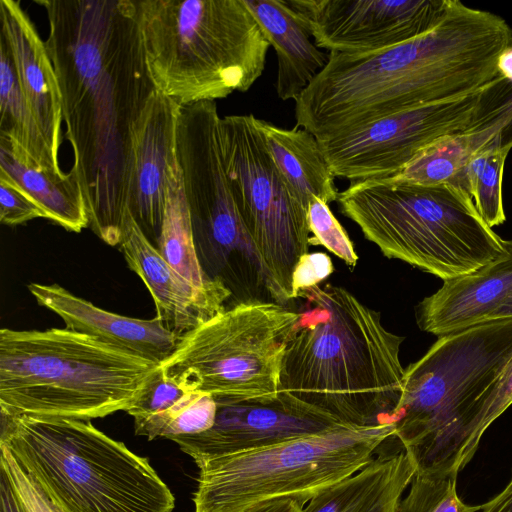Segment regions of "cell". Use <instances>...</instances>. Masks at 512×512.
I'll return each instance as SVG.
<instances>
[{"mask_svg":"<svg viewBox=\"0 0 512 512\" xmlns=\"http://www.w3.org/2000/svg\"><path fill=\"white\" fill-rule=\"evenodd\" d=\"M60 93L71 170L89 228L120 244L129 216L133 135L157 91L148 71L136 0H37Z\"/></svg>","mask_w":512,"mask_h":512,"instance_id":"6da1fadb","label":"cell"},{"mask_svg":"<svg viewBox=\"0 0 512 512\" xmlns=\"http://www.w3.org/2000/svg\"><path fill=\"white\" fill-rule=\"evenodd\" d=\"M512 27L499 15L450 4L427 33L368 54L329 53L326 66L295 100L296 126L318 141L379 118L460 98L500 76Z\"/></svg>","mask_w":512,"mask_h":512,"instance_id":"7a4b0ae2","label":"cell"},{"mask_svg":"<svg viewBox=\"0 0 512 512\" xmlns=\"http://www.w3.org/2000/svg\"><path fill=\"white\" fill-rule=\"evenodd\" d=\"M297 298L305 309L284 353L278 394L344 424H396L404 337L343 287L317 285Z\"/></svg>","mask_w":512,"mask_h":512,"instance_id":"3957f363","label":"cell"},{"mask_svg":"<svg viewBox=\"0 0 512 512\" xmlns=\"http://www.w3.org/2000/svg\"><path fill=\"white\" fill-rule=\"evenodd\" d=\"M159 368L67 328H3L0 413L91 420L126 412Z\"/></svg>","mask_w":512,"mask_h":512,"instance_id":"277c9868","label":"cell"},{"mask_svg":"<svg viewBox=\"0 0 512 512\" xmlns=\"http://www.w3.org/2000/svg\"><path fill=\"white\" fill-rule=\"evenodd\" d=\"M1 414L0 444L63 512H172L149 459L91 420Z\"/></svg>","mask_w":512,"mask_h":512,"instance_id":"5b68a950","label":"cell"},{"mask_svg":"<svg viewBox=\"0 0 512 512\" xmlns=\"http://www.w3.org/2000/svg\"><path fill=\"white\" fill-rule=\"evenodd\" d=\"M145 58L159 92L180 104L246 92L270 43L243 0H136Z\"/></svg>","mask_w":512,"mask_h":512,"instance_id":"8992f818","label":"cell"},{"mask_svg":"<svg viewBox=\"0 0 512 512\" xmlns=\"http://www.w3.org/2000/svg\"><path fill=\"white\" fill-rule=\"evenodd\" d=\"M341 213L382 254L443 281L470 274L508 252L466 191L393 178L350 182L339 193Z\"/></svg>","mask_w":512,"mask_h":512,"instance_id":"52a82bcc","label":"cell"},{"mask_svg":"<svg viewBox=\"0 0 512 512\" xmlns=\"http://www.w3.org/2000/svg\"><path fill=\"white\" fill-rule=\"evenodd\" d=\"M512 358V318L447 334L405 368L395 437L417 470L458 476L474 408Z\"/></svg>","mask_w":512,"mask_h":512,"instance_id":"ba28073f","label":"cell"},{"mask_svg":"<svg viewBox=\"0 0 512 512\" xmlns=\"http://www.w3.org/2000/svg\"><path fill=\"white\" fill-rule=\"evenodd\" d=\"M395 424H339L274 445L210 458L199 469L195 512H247L278 499L305 506L313 497L366 466Z\"/></svg>","mask_w":512,"mask_h":512,"instance_id":"9c48e42d","label":"cell"},{"mask_svg":"<svg viewBox=\"0 0 512 512\" xmlns=\"http://www.w3.org/2000/svg\"><path fill=\"white\" fill-rule=\"evenodd\" d=\"M299 312L273 301L229 304L183 334L160 367L188 391L215 402L270 403Z\"/></svg>","mask_w":512,"mask_h":512,"instance_id":"30bf717a","label":"cell"},{"mask_svg":"<svg viewBox=\"0 0 512 512\" xmlns=\"http://www.w3.org/2000/svg\"><path fill=\"white\" fill-rule=\"evenodd\" d=\"M176 158L191 219L196 254L209 280L222 282L232 303H279L262 257L235 203L213 131L181 138Z\"/></svg>","mask_w":512,"mask_h":512,"instance_id":"8fae6325","label":"cell"},{"mask_svg":"<svg viewBox=\"0 0 512 512\" xmlns=\"http://www.w3.org/2000/svg\"><path fill=\"white\" fill-rule=\"evenodd\" d=\"M221 148L239 214L253 239L280 304L294 300L292 275L309 253L308 211L275 165L253 114L221 117Z\"/></svg>","mask_w":512,"mask_h":512,"instance_id":"7c38bea8","label":"cell"},{"mask_svg":"<svg viewBox=\"0 0 512 512\" xmlns=\"http://www.w3.org/2000/svg\"><path fill=\"white\" fill-rule=\"evenodd\" d=\"M490 84L472 94L404 110L319 141L332 173L350 182L398 174L435 141L481 125Z\"/></svg>","mask_w":512,"mask_h":512,"instance_id":"4fadbf2b","label":"cell"},{"mask_svg":"<svg viewBox=\"0 0 512 512\" xmlns=\"http://www.w3.org/2000/svg\"><path fill=\"white\" fill-rule=\"evenodd\" d=\"M318 48L368 54L437 25L450 0H286Z\"/></svg>","mask_w":512,"mask_h":512,"instance_id":"5bb4252c","label":"cell"},{"mask_svg":"<svg viewBox=\"0 0 512 512\" xmlns=\"http://www.w3.org/2000/svg\"><path fill=\"white\" fill-rule=\"evenodd\" d=\"M214 424L201 433L172 437L195 464L326 431L336 418L278 394L270 403L216 402Z\"/></svg>","mask_w":512,"mask_h":512,"instance_id":"9a60e30c","label":"cell"},{"mask_svg":"<svg viewBox=\"0 0 512 512\" xmlns=\"http://www.w3.org/2000/svg\"><path fill=\"white\" fill-rule=\"evenodd\" d=\"M180 105L157 90L133 135L127 208L154 246L163 224L169 174L177 160Z\"/></svg>","mask_w":512,"mask_h":512,"instance_id":"2e32d148","label":"cell"},{"mask_svg":"<svg viewBox=\"0 0 512 512\" xmlns=\"http://www.w3.org/2000/svg\"><path fill=\"white\" fill-rule=\"evenodd\" d=\"M119 248L129 268L149 290L157 317L179 336L224 310L232 299V293L221 282L200 287L181 276L164 260L130 214Z\"/></svg>","mask_w":512,"mask_h":512,"instance_id":"e0dca14e","label":"cell"},{"mask_svg":"<svg viewBox=\"0 0 512 512\" xmlns=\"http://www.w3.org/2000/svg\"><path fill=\"white\" fill-rule=\"evenodd\" d=\"M28 289L39 305L63 320L65 328L160 364L173 353L181 337L157 316L145 320L108 312L58 284L30 283Z\"/></svg>","mask_w":512,"mask_h":512,"instance_id":"ac0fdd59","label":"cell"},{"mask_svg":"<svg viewBox=\"0 0 512 512\" xmlns=\"http://www.w3.org/2000/svg\"><path fill=\"white\" fill-rule=\"evenodd\" d=\"M0 40L11 56L18 84L51 151L58 157L62 109L47 46L19 1L0 0Z\"/></svg>","mask_w":512,"mask_h":512,"instance_id":"d6986e66","label":"cell"},{"mask_svg":"<svg viewBox=\"0 0 512 512\" xmlns=\"http://www.w3.org/2000/svg\"><path fill=\"white\" fill-rule=\"evenodd\" d=\"M512 294V240L508 252L480 269L445 280L415 307L418 327L444 336L486 322Z\"/></svg>","mask_w":512,"mask_h":512,"instance_id":"ffe728a7","label":"cell"},{"mask_svg":"<svg viewBox=\"0 0 512 512\" xmlns=\"http://www.w3.org/2000/svg\"><path fill=\"white\" fill-rule=\"evenodd\" d=\"M417 465L401 445L313 497L303 512H396Z\"/></svg>","mask_w":512,"mask_h":512,"instance_id":"44dd1931","label":"cell"},{"mask_svg":"<svg viewBox=\"0 0 512 512\" xmlns=\"http://www.w3.org/2000/svg\"><path fill=\"white\" fill-rule=\"evenodd\" d=\"M277 57L276 92L294 101L326 66L325 53L311 40L286 0H243Z\"/></svg>","mask_w":512,"mask_h":512,"instance_id":"7402d4cb","label":"cell"},{"mask_svg":"<svg viewBox=\"0 0 512 512\" xmlns=\"http://www.w3.org/2000/svg\"><path fill=\"white\" fill-rule=\"evenodd\" d=\"M267 149L294 198L308 211L314 198L338 199L335 176L319 141L307 130L278 127L258 118Z\"/></svg>","mask_w":512,"mask_h":512,"instance_id":"603a6c76","label":"cell"},{"mask_svg":"<svg viewBox=\"0 0 512 512\" xmlns=\"http://www.w3.org/2000/svg\"><path fill=\"white\" fill-rule=\"evenodd\" d=\"M0 172L29 194L47 219L71 232L89 227L83 192L71 169L67 173L43 169L21 148L0 137Z\"/></svg>","mask_w":512,"mask_h":512,"instance_id":"cb8c5ba5","label":"cell"},{"mask_svg":"<svg viewBox=\"0 0 512 512\" xmlns=\"http://www.w3.org/2000/svg\"><path fill=\"white\" fill-rule=\"evenodd\" d=\"M502 127V120L496 119L492 124L443 137L390 178L426 186L450 185L468 193L466 169L469 162L499 135Z\"/></svg>","mask_w":512,"mask_h":512,"instance_id":"d4e9b609","label":"cell"},{"mask_svg":"<svg viewBox=\"0 0 512 512\" xmlns=\"http://www.w3.org/2000/svg\"><path fill=\"white\" fill-rule=\"evenodd\" d=\"M0 137L21 148L37 166L62 171L21 92L11 56L1 40Z\"/></svg>","mask_w":512,"mask_h":512,"instance_id":"484cf974","label":"cell"},{"mask_svg":"<svg viewBox=\"0 0 512 512\" xmlns=\"http://www.w3.org/2000/svg\"><path fill=\"white\" fill-rule=\"evenodd\" d=\"M155 247L170 266L196 286L220 282L209 280L200 266L177 160L169 174L164 219Z\"/></svg>","mask_w":512,"mask_h":512,"instance_id":"4316f807","label":"cell"},{"mask_svg":"<svg viewBox=\"0 0 512 512\" xmlns=\"http://www.w3.org/2000/svg\"><path fill=\"white\" fill-rule=\"evenodd\" d=\"M217 404L213 396L200 391H189L168 409L145 416L134 417L135 434L149 440L201 433L214 424Z\"/></svg>","mask_w":512,"mask_h":512,"instance_id":"83f0119b","label":"cell"},{"mask_svg":"<svg viewBox=\"0 0 512 512\" xmlns=\"http://www.w3.org/2000/svg\"><path fill=\"white\" fill-rule=\"evenodd\" d=\"M498 136L473 156L466 169L467 191L490 228L506 220L502 180L510 150L500 146Z\"/></svg>","mask_w":512,"mask_h":512,"instance_id":"f1b7e54d","label":"cell"},{"mask_svg":"<svg viewBox=\"0 0 512 512\" xmlns=\"http://www.w3.org/2000/svg\"><path fill=\"white\" fill-rule=\"evenodd\" d=\"M456 482V475L416 470L396 512H479L480 505H468L459 498Z\"/></svg>","mask_w":512,"mask_h":512,"instance_id":"f546056e","label":"cell"},{"mask_svg":"<svg viewBox=\"0 0 512 512\" xmlns=\"http://www.w3.org/2000/svg\"><path fill=\"white\" fill-rule=\"evenodd\" d=\"M510 405H512V358L474 408L466 440L458 458V472L473 458L487 428Z\"/></svg>","mask_w":512,"mask_h":512,"instance_id":"4dcf8cb0","label":"cell"},{"mask_svg":"<svg viewBox=\"0 0 512 512\" xmlns=\"http://www.w3.org/2000/svg\"><path fill=\"white\" fill-rule=\"evenodd\" d=\"M308 224L312 234L310 245H322L339 257L350 269L358 262L352 241L331 212L328 204L314 198L308 208Z\"/></svg>","mask_w":512,"mask_h":512,"instance_id":"1f68e13d","label":"cell"},{"mask_svg":"<svg viewBox=\"0 0 512 512\" xmlns=\"http://www.w3.org/2000/svg\"><path fill=\"white\" fill-rule=\"evenodd\" d=\"M0 472L6 477L23 512H63L26 473L4 444H0Z\"/></svg>","mask_w":512,"mask_h":512,"instance_id":"d6a6232c","label":"cell"},{"mask_svg":"<svg viewBox=\"0 0 512 512\" xmlns=\"http://www.w3.org/2000/svg\"><path fill=\"white\" fill-rule=\"evenodd\" d=\"M188 392L167 377L160 367L126 412L133 418L155 414L168 409Z\"/></svg>","mask_w":512,"mask_h":512,"instance_id":"836d02e7","label":"cell"},{"mask_svg":"<svg viewBox=\"0 0 512 512\" xmlns=\"http://www.w3.org/2000/svg\"><path fill=\"white\" fill-rule=\"evenodd\" d=\"M36 218H46L44 210L8 175L0 172V221L20 225Z\"/></svg>","mask_w":512,"mask_h":512,"instance_id":"e575fe53","label":"cell"},{"mask_svg":"<svg viewBox=\"0 0 512 512\" xmlns=\"http://www.w3.org/2000/svg\"><path fill=\"white\" fill-rule=\"evenodd\" d=\"M334 271L331 258L323 252L303 255L297 262L292 275V295L297 299L298 293L319 285Z\"/></svg>","mask_w":512,"mask_h":512,"instance_id":"d590c367","label":"cell"},{"mask_svg":"<svg viewBox=\"0 0 512 512\" xmlns=\"http://www.w3.org/2000/svg\"><path fill=\"white\" fill-rule=\"evenodd\" d=\"M480 512H512V477L500 493L480 505Z\"/></svg>","mask_w":512,"mask_h":512,"instance_id":"8d00e7d4","label":"cell"},{"mask_svg":"<svg viewBox=\"0 0 512 512\" xmlns=\"http://www.w3.org/2000/svg\"><path fill=\"white\" fill-rule=\"evenodd\" d=\"M304 505L293 499H278L258 505L247 512H303Z\"/></svg>","mask_w":512,"mask_h":512,"instance_id":"74e56055","label":"cell"},{"mask_svg":"<svg viewBox=\"0 0 512 512\" xmlns=\"http://www.w3.org/2000/svg\"><path fill=\"white\" fill-rule=\"evenodd\" d=\"M500 115L505 120V124L501 128L499 136H498L499 144L501 147L511 150V148H512V90L502 108Z\"/></svg>","mask_w":512,"mask_h":512,"instance_id":"f35d334b","label":"cell"},{"mask_svg":"<svg viewBox=\"0 0 512 512\" xmlns=\"http://www.w3.org/2000/svg\"><path fill=\"white\" fill-rule=\"evenodd\" d=\"M0 512H23L6 477L0 472Z\"/></svg>","mask_w":512,"mask_h":512,"instance_id":"ab89813d","label":"cell"},{"mask_svg":"<svg viewBox=\"0 0 512 512\" xmlns=\"http://www.w3.org/2000/svg\"><path fill=\"white\" fill-rule=\"evenodd\" d=\"M512 318V294L489 316L486 322Z\"/></svg>","mask_w":512,"mask_h":512,"instance_id":"60d3db41","label":"cell"},{"mask_svg":"<svg viewBox=\"0 0 512 512\" xmlns=\"http://www.w3.org/2000/svg\"><path fill=\"white\" fill-rule=\"evenodd\" d=\"M499 73L512 81V49L502 54L498 63Z\"/></svg>","mask_w":512,"mask_h":512,"instance_id":"b9f144b4","label":"cell"}]
</instances>
